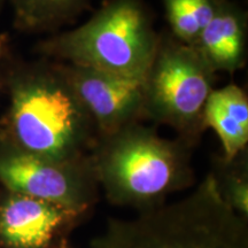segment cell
Wrapping results in <instances>:
<instances>
[{
    "label": "cell",
    "instance_id": "cell-1",
    "mask_svg": "<svg viewBox=\"0 0 248 248\" xmlns=\"http://www.w3.org/2000/svg\"><path fill=\"white\" fill-rule=\"evenodd\" d=\"M90 248H248V218L226 203L210 172L182 199L108 218Z\"/></svg>",
    "mask_w": 248,
    "mask_h": 248
},
{
    "label": "cell",
    "instance_id": "cell-2",
    "mask_svg": "<svg viewBox=\"0 0 248 248\" xmlns=\"http://www.w3.org/2000/svg\"><path fill=\"white\" fill-rule=\"evenodd\" d=\"M188 148L181 139L163 138L136 122L100 136L90 157L107 200L140 212L193 185Z\"/></svg>",
    "mask_w": 248,
    "mask_h": 248
},
{
    "label": "cell",
    "instance_id": "cell-3",
    "mask_svg": "<svg viewBox=\"0 0 248 248\" xmlns=\"http://www.w3.org/2000/svg\"><path fill=\"white\" fill-rule=\"evenodd\" d=\"M8 129L13 146L55 161L88 157L99 139L97 126L62 64L37 69L15 80Z\"/></svg>",
    "mask_w": 248,
    "mask_h": 248
},
{
    "label": "cell",
    "instance_id": "cell-4",
    "mask_svg": "<svg viewBox=\"0 0 248 248\" xmlns=\"http://www.w3.org/2000/svg\"><path fill=\"white\" fill-rule=\"evenodd\" d=\"M160 39L144 0H107L82 26L48 40L44 51L67 64L144 79Z\"/></svg>",
    "mask_w": 248,
    "mask_h": 248
},
{
    "label": "cell",
    "instance_id": "cell-5",
    "mask_svg": "<svg viewBox=\"0 0 248 248\" xmlns=\"http://www.w3.org/2000/svg\"><path fill=\"white\" fill-rule=\"evenodd\" d=\"M215 71L193 45L164 37L145 77V117L166 124L187 145L206 129L203 113Z\"/></svg>",
    "mask_w": 248,
    "mask_h": 248
},
{
    "label": "cell",
    "instance_id": "cell-6",
    "mask_svg": "<svg viewBox=\"0 0 248 248\" xmlns=\"http://www.w3.org/2000/svg\"><path fill=\"white\" fill-rule=\"evenodd\" d=\"M0 182L12 193L58 204L82 215L97 201L91 157L55 161L11 145L0 150Z\"/></svg>",
    "mask_w": 248,
    "mask_h": 248
},
{
    "label": "cell",
    "instance_id": "cell-7",
    "mask_svg": "<svg viewBox=\"0 0 248 248\" xmlns=\"http://www.w3.org/2000/svg\"><path fill=\"white\" fill-rule=\"evenodd\" d=\"M74 91L97 126L99 137L145 117V78H132L62 63Z\"/></svg>",
    "mask_w": 248,
    "mask_h": 248
},
{
    "label": "cell",
    "instance_id": "cell-8",
    "mask_svg": "<svg viewBox=\"0 0 248 248\" xmlns=\"http://www.w3.org/2000/svg\"><path fill=\"white\" fill-rule=\"evenodd\" d=\"M80 215L58 204L11 193L0 206V237L11 248H46Z\"/></svg>",
    "mask_w": 248,
    "mask_h": 248
},
{
    "label": "cell",
    "instance_id": "cell-9",
    "mask_svg": "<svg viewBox=\"0 0 248 248\" xmlns=\"http://www.w3.org/2000/svg\"><path fill=\"white\" fill-rule=\"evenodd\" d=\"M246 13L229 0H218L215 14L193 45L209 67L233 74L246 60Z\"/></svg>",
    "mask_w": 248,
    "mask_h": 248
},
{
    "label": "cell",
    "instance_id": "cell-10",
    "mask_svg": "<svg viewBox=\"0 0 248 248\" xmlns=\"http://www.w3.org/2000/svg\"><path fill=\"white\" fill-rule=\"evenodd\" d=\"M203 122L218 136L223 160L240 156L248 144V99L244 90L234 83L214 89L204 107Z\"/></svg>",
    "mask_w": 248,
    "mask_h": 248
},
{
    "label": "cell",
    "instance_id": "cell-11",
    "mask_svg": "<svg viewBox=\"0 0 248 248\" xmlns=\"http://www.w3.org/2000/svg\"><path fill=\"white\" fill-rule=\"evenodd\" d=\"M173 38L194 45L215 14L218 0H162Z\"/></svg>",
    "mask_w": 248,
    "mask_h": 248
},
{
    "label": "cell",
    "instance_id": "cell-12",
    "mask_svg": "<svg viewBox=\"0 0 248 248\" xmlns=\"http://www.w3.org/2000/svg\"><path fill=\"white\" fill-rule=\"evenodd\" d=\"M20 26L54 28L68 22L85 7L86 0H12Z\"/></svg>",
    "mask_w": 248,
    "mask_h": 248
},
{
    "label": "cell",
    "instance_id": "cell-13",
    "mask_svg": "<svg viewBox=\"0 0 248 248\" xmlns=\"http://www.w3.org/2000/svg\"><path fill=\"white\" fill-rule=\"evenodd\" d=\"M218 186L219 193L226 203L234 212L248 218V178L244 164L237 166V159L233 161L223 160V167L219 173L213 172Z\"/></svg>",
    "mask_w": 248,
    "mask_h": 248
},
{
    "label": "cell",
    "instance_id": "cell-14",
    "mask_svg": "<svg viewBox=\"0 0 248 248\" xmlns=\"http://www.w3.org/2000/svg\"><path fill=\"white\" fill-rule=\"evenodd\" d=\"M2 49H4V38L0 37V59H1L2 55Z\"/></svg>",
    "mask_w": 248,
    "mask_h": 248
},
{
    "label": "cell",
    "instance_id": "cell-15",
    "mask_svg": "<svg viewBox=\"0 0 248 248\" xmlns=\"http://www.w3.org/2000/svg\"><path fill=\"white\" fill-rule=\"evenodd\" d=\"M2 1H4V0H0V5H1V2H2Z\"/></svg>",
    "mask_w": 248,
    "mask_h": 248
}]
</instances>
